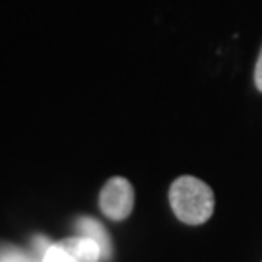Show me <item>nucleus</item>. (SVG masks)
<instances>
[{
  "mask_svg": "<svg viewBox=\"0 0 262 262\" xmlns=\"http://www.w3.org/2000/svg\"><path fill=\"white\" fill-rule=\"evenodd\" d=\"M169 204L173 214L187 225H202L214 214V190L204 181L183 175L169 188Z\"/></svg>",
  "mask_w": 262,
  "mask_h": 262,
  "instance_id": "f257e3e1",
  "label": "nucleus"
},
{
  "mask_svg": "<svg viewBox=\"0 0 262 262\" xmlns=\"http://www.w3.org/2000/svg\"><path fill=\"white\" fill-rule=\"evenodd\" d=\"M99 208L109 220L122 222L132 214L134 208V188L124 177H113L99 192Z\"/></svg>",
  "mask_w": 262,
  "mask_h": 262,
  "instance_id": "f03ea898",
  "label": "nucleus"
},
{
  "mask_svg": "<svg viewBox=\"0 0 262 262\" xmlns=\"http://www.w3.org/2000/svg\"><path fill=\"white\" fill-rule=\"evenodd\" d=\"M101 251L90 237H66L58 243L51 245L45 253L43 262H99Z\"/></svg>",
  "mask_w": 262,
  "mask_h": 262,
  "instance_id": "7ed1b4c3",
  "label": "nucleus"
},
{
  "mask_svg": "<svg viewBox=\"0 0 262 262\" xmlns=\"http://www.w3.org/2000/svg\"><path fill=\"white\" fill-rule=\"evenodd\" d=\"M76 227H78L80 235L90 237L92 241L97 243L99 251H101V258L107 260V258L111 256V239H109V235L105 231V227L99 224L97 220L90 217V215H82V217L76 222Z\"/></svg>",
  "mask_w": 262,
  "mask_h": 262,
  "instance_id": "20e7f679",
  "label": "nucleus"
},
{
  "mask_svg": "<svg viewBox=\"0 0 262 262\" xmlns=\"http://www.w3.org/2000/svg\"><path fill=\"white\" fill-rule=\"evenodd\" d=\"M254 85H256L258 92H262V49L258 60H256V66H254Z\"/></svg>",
  "mask_w": 262,
  "mask_h": 262,
  "instance_id": "39448f33",
  "label": "nucleus"
}]
</instances>
